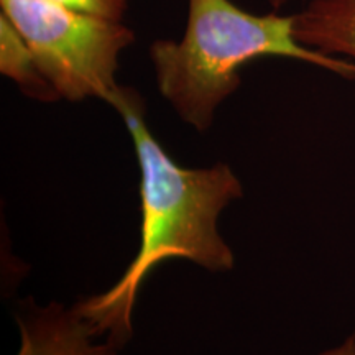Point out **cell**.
<instances>
[{
    "label": "cell",
    "mask_w": 355,
    "mask_h": 355,
    "mask_svg": "<svg viewBox=\"0 0 355 355\" xmlns=\"http://www.w3.org/2000/svg\"><path fill=\"white\" fill-rule=\"evenodd\" d=\"M293 19L304 46L355 63V0H311Z\"/></svg>",
    "instance_id": "obj_5"
},
{
    "label": "cell",
    "mask_w": 355,
    "mask_h": 355,
    "mask_svg": "<svg viewBox=\"0 0 355 355\" xmlns=\"http://www.w3.org/2000/svg\"><path fill=\"white\" fill-rule=\"evenodd\" d=\"M20 345L15 355H119L112 343L97 336L76 304H38L26 298L15 313Z\"/></svg>",
    "instance_id": "obj_4"
},
{
    "label": "cell",
    "mask_w": 355,
    "mask_h": 355,
    "mask_svg": "<svg viewBox=\"0 0 355 355\" xmlns=\"http://www.w3.org/2000/svg\"><path fill=\"white\" fill-rule=\"evenodd\" d=\"M48 2L112 20H123L128 12V0H48Z\"/></svg>",
    "instance_id": "obj_7"
},
{
    "label": "cell",
    "mask_w": 355,
    "mask_h": 355,
    "mask_svg": "<svg viewBox=\"0 0 355 355\" xmlns=\"http://www.w3.org/2000/svg\"><path fill=\"white\" fill-rule=\"evenodd\" d=\"M150 61L159 94L184 123L207 132L222 102L241 86V69L259 58H288L355 81V63L304 46L293 15L247 12L232 0H188L181 40L158 38Z\"/></svg>",
    "instance_id": "obj_2"
},
{
    "label": "cell",
    "mask_w": 355,
    "mask_h": 355,
    "mask_svg": "<svg viewBox=\"0 0 355 355\" xmlns=\"http://www.w3.org/2000/svg\"><path fill=\"white\" fill-rule=\"evenodd\" d=\"M105 102L122 117L139 162L140 248L110 290L89 296L76 308L97 336L123 349L133 336L132 313L141 283L158 263L184 259L212 273L234 268V252L219 232V217L243 196V186L225 163L178 165L150 130L137 89L119 84Z\"/></svg>",
    "instance_id": "obj_1"
},
{
    "label": "cell",
    "mask_w": 355,
    "mask_h": 355,
    "mask_svg": "<svg viewBox=\"0 0 355 355\" xmlns=\"http://www.w3.org/2000/svg\"><path fill=\"white\" fill-rule=\"evenodd\" d=\"M318 355H355V332L349 337H345L344 343L336 345V347L322 350Z\"/></svg>",
    "instance_id": "obj_8"
},
{
    "label": "cell",
    "mask_w": 355,
    "mask_h": 355,
    "mask_svg": "<svg viewBox=\"0 0 355 355\" xmlns=\"http://www.w3.org/2000/svg\"><path fill=\"white\" fill-rule=\"evenodd\" d=\"M0 73L12 79L25 96L35 101H61L40 71L24 35L2 12H0Z\"/></svg>",
    "instance_id": "obj_6"
},
{
    "label": "cell",
    "mask_w": 355,
    "mask_h": 355,
    "mask_svg": "<svg viewBox=\"0 0 355 355\" xmlns=\"http://www.w3.org/2000/svg\"><path fill=\"white\" fill-rule=\"evenodd\" d=\"M60 99L107 101L119 87L122 51L135 43L123 20L104 19L48 0H0Z\"/></svg>",
    "instance_id": "obj_3"
},
{
    "label": "cell",
    "mask_w": 355,
    "mask_h": 355,
    "mask_svg": "<svg viewBox=\"0 0 355 355\" xmlns=\"http://www.w3.org/2000/svg\"><path fill=\"white\" fill-rule=\"evenodd\" d=\"M288 2V0H268V3L272 6L275 10H278V8H282L285 3Z\"/></svg>",
    "instance_id": "obj_9"
}]
</instances>
